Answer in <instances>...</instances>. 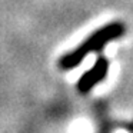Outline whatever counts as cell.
I'll list each match as a JSON object with an SVG mask.
<instances>
[{"label":"cell","instance_id":"6da1fadb","mask_svg":"<svg viewBox=\"0 0 133 133\" xmlns=\"http://www.w3.org/2000/svg\"><path fill=\"white\" fill-rule=\"evenodd\" d=\"M126 33V26L122 22H112L100 29L95 30L92 35L87 36L86 40H83L76 49L70 50L69 53L63 55L59 59V67L62 70H72L77 67L89 55L96 52H100L104 46L120 39Z\"/></svg>","mask_w":133,"mask_h":133},{"label":"cell","instance_id":"7a4b0ae2","mask_svg":"<svg viewBox=\"0 0 133 133\" xmlns=\"http://www.w3.org/2000/svg\"><path fill=\"white\" fill-rule=\"evenodd\" d=\"M109 67H110L109 59L104 57V56H99L97 60L95 62V64L86 73H83L80 76V79L77 80V90L82 95L92 92L99 83H102L107 77Z\"/></svg>","mask_w":133,"mask_h":133}]
</instances>
